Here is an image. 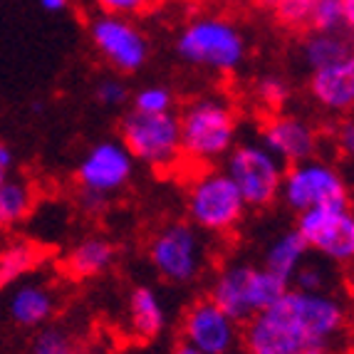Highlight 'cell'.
<instances>
[{"mask_svg": "<svg viewBox=\"0 0 354 354\" xmlns=\"http://www.w3.org/2000/svg\"><path fill=\"white\" fill-rule=\"evenodd\" d=\"M344 327L347 307L339 297L290 288L275 305L245 322L243 347L245 354H297L310 344L332 347Z\"/></svg>", "mask_w": 354, "mask_h": 354, "instance_id": "cell-1", "label": "cell"}, {"mask_svg": "<svg viewBox=\"0 0 354 354\" xmlns=\"http://www.w3.org/2000/svg\"><path fill=\"white\" fill-rule=\"evenodd\" d=\"M181 153L194 164H213L228 156L236 142V114L228 102L201 97L178 114Z\"/></svg>", "mask_w": 354, "mask_h": 354, "instance_id": "cell-2", "label": "cell"}, {"mask_svg": "<svg viewBox=\"0 0 354 354\" xmlns=\"http://www.w3.org/2000/svg\"><path fill=\"white\" fill-rule=\"evenodd\" d=\"M288 290L290 285L275 278L266 268L238 263V266L223 268L213 278L208 300L216 302L230 319H236L241 325V322H248L253 315L275 305Z\"/></svg>", "mask_w": 354, "mask_h": 354, "instance_id": "cell-3", "label": "cell"}, {"mask_svg": "<svg viewBox=\"0 0 354 354\" xmlns=\"http://www.w3.org/2000/svg\"><path fill=\"white\" fill-rule=\"evenodd\" d=\"M245 37L225 18H198L181 30L176 53L183 62L213 72L236 70L245 59Z\"/></svg>", "mask_w": 354, "mask_h": 354, "instance_id": "cell-4", "label": "cell"}, {"mask_svg": "<svg viewBox=\"0 0 354 354\" xmlns=\"http://www.w3.org/2000/svg\"><path fill=\"white\" fill-rule=\"evenodd\" d=\"M122 144L134 161L156 171H171L183 156L178 114H139L131 109L122 122Z\"/></svg>", "mask_w": 354, "mask_h": 354, "instance_id": "cell-5", "label": "cell"}, {"mask_svg": "<svg viewBox=\"0 0 354 354\" xmlns=\"http://www.w3.org/2000/svg\"><path fill=\"white\" fill-rule=\"evenodd\" d=\"M186 208L194 228L228 233L241 223L248 206L243 203L236 183L225 176V171H201L191 183Z\"/></svg>", "mask_w": 354, "mask_h": 354, "instance_id": "cell-6", "label": "cell"}, {"mask_svg": "<svg viewBox=\"0 0 354 354\" xmlns=\"http://www.w3.org/2000/svg\"><path fill=\"white\" fill-rule=\"evenodd\" d=\"M225 176L236 183L243 203L250 208L270 206L280 196L283 164L263 144H241L225 156Z\"/></svg>", "mask_w": 354, "mask_h": 354, "instance_id": "cell-7", "label": "cell"}, {"mask_svg": "<svg viewBox=\"0 0 354 354\" xmlns=\"http://www.w3.org/2000/svg\"><path fill=\"white\" fill-rule=\"evenodd\" d=\"M295 230L307 243V248L317 250L332 263H349L354 258V216L349 198L297 213Z\"/></svg>", "mask_w": 354, "mask_h": 354, "instance_id": "cell-8", "label": "cell"}, {"mask_svg": "<svg viewBox=\"0 0 354 354\" xmlns=\"http://www.w3.org/2000/svg\"><path fill=\"white\" fill-rule=\"evenodd\" d=\"M149 260L153 270L169 283H194L203 270L206 250L198 230L191 223H166L149 243Z\"/></svg>", "mask_w": 354, "mask_h": 354, "instance_id": "cell-9", "label": "cell"}, {"mask_svg": "<svg viewBox=\"0 0 354 354\" xmlns=\"http://www.w3.org/2000/svg\"><path fill=\"white\" fill-rule=\"evenodd\" d=\"M280 194L292 211L302 213L313 206H322L330 201H344L347 183L335 166L319 159H307L288 166L283 171Z\"/></svg>", "mask_w": 354, "mask_h": 354, "instance_id": "cell-10", "label": "cell"}, {"mask_svg": "<svg viewBox=\"0 0 354 354\" xmlns=\"http://www.w3.org/2000/svg\"><path fill=\"white\" fill-rule=\"evenodd\" d=\"M89 37L97 53L117 72H139L149 59V42L131 20L117 15H100L89 25Z\"/></svg>", "mask_w": 354, "mask_h": 354, "instance_id": "cell-11", "label": "cell"}, {"mask_svg": "<svg viewBox=\"0 0 354 354\" xmlns=\"http://www.w3.org/2000/svg\"><path fill=\"white\" fill-rule=\"evenodd\" d=\"M134 174V159L122 142L106 139L89 149L77 166V181L82 191L109 196L124 189Z\"/></svg>", "mask_w": 354, "mask_h": 354, "instance_id": "cell-12", "label": "cell"}, {"mask_svg": "<svg viewBox=\"0 0 354 354\" xmlns=\"http://www.w3.org/2000/svg\"><path fill=\"white\" fill-rule=\"evenodd\" d=\"M238 322L208 297L194 302L181 322V342L206 354H230L238 344Z\"/></svg>", "mask_w": 354, "mask_h": 354, "instance_id": "cell-13", "label": "cell"}, {"mask_svg": "<svg viewBox=\"0 0 354 354\" xmlns=\"http://www.w3.org/2000/svg\"><path fill=\"white\" fill-rule=\"evenodd\" d=\"M260 139L280 164H300L317 153V131L292 114H272L263 124Z\"/></svg>", "mask_w": 354, "mask_h": 354, "instance_id": "cell-14", "label": "cell"}, {"mask_svg": "<svg viewBox=\"0 0 354 354\" xmlns=\"http://www.w3.org/2000/svg\"><path fill=\"white\" fill-rule=\"evenodd\" d=\"M310 92L330 112H349L354 104V57L313 70Z\"/></svg>", "mask_w": 354, "mask_h": 354, "instance_id": "cell-15", "label": "cell"}, {"mask_svg": "<svg viewBox=\"0 0 354 354\" xmlns=\"http://www.w3.org/2000/svg\"><path fill=\"white\" fill-rule=\"evenodd\" d=\"M57 297L42 283H20L10 292L8 313L10 319L20 327H40L55 315Z\"/></svg>", "mask_w": 354, "mask_h": 354, "instance_id": "cell-16", "label": "cell"}, {"mask_svg": "<svg viewBox=\"0 0 354 354\" xmlns=\"http://www.w3.org/2000/svg\"><path fill=\"white\" fill-rule=\"evenodd\" d=\"M307 253H310V248H307V243L300 238V233L295 228L285 230V233H280L272 241L270 248H268L266 266L263 268L268 272H272L275 278H280L283 283L290 285L292 283V275L300 270V266L307 260Z\"/></svg>", "mask_w": 354, "mask_h": 354, "instance_id": "cell-17", "label": "cell"}, {"mask_svg": "<svg viewBox=\"0 0 354 354\" xmlns=\"http://www.w3.org/2000/svg\"><path fill=\"white\" fill-rule=\"evenodd\" d=\"M129 322L139 339H153L159 337L166 325V313L159 295L149 285H139L131 290L129 297Z\"/></svg>", "mask_w": 354, "mask_h": 354, "instance_id": "cell-18", "label": "cell"}, {"mask_svg": "<svg viewBox=\"0 0 354 354\" xmlns=\"http://www.w3.org/2000/svg\"><path fill=\"white\" fill-rule=\"evenodd\" d=\"M114 263V245L106 238H84L67 253V270L72 278H95Z\"/></svg>", "mask_w": 354, "mask_h": 354, "instance_id": "cell-19", "label": "cell"}, {"mask_svg": "<svg viewBox=\"0 0 354 354\" xmlns=\"http://www.w3.org/2000/svg\"><path fill=\"white\" fill-rule=\"evenodd\" d=\"M35 191L25 178H6L0 183V228L23 223L32 211Z\"/></svg>", "mask_w": 354, "mask_h": 354, "instance_id": "cell-20", "label": "cell"}, {"mask_svg": "<svg viewBox=\"0 0 354 354\" xmlns=\"http://www.w3.org/2000/svg\"><path fill=\"white\" fill-rule=\"evenodd\" d=\"M42 260V250L32 241L15 238L0 248V285L15 283L18 278L35 270Z\"/></svg>", "mask_w": 354, "mask_h": 354, "instance_id": "cell-21", "label": "cell"}, {"mask_svg": "<svg viewBox=\"0 0 354 354\" xmlns=\"http://www.w3.org/2000/svg\"><path fill=\"white\" fill-rule=\"evenodd\" d=\"M354 0H313L310 8V28L315 32H339L352 28Z\"/></svg>", "mask_w": 354, "mask_h": 354, "instance_id": "cell-22", "label": "cell"}, {"mask_svg": "<svg viewBox=\"0 0 354 354\" xmlns=\"http://www.w3.org/2000/svg\"><path fill=\"white\" fill-rule=\"evenodd\" d=\"M347 57H352L349 40L339 32H315L305 42V59L313 70H319V67H327Z\"/></svg>", "mask_w": 354, "mask_h": 354, "instance_id": "cell-23", "label": "cell"}, {"mask_svg": "<svg viewBox=\"0 0 354 354\" xmlns=\"http://www.w3.org/2000/svg\"><path fill=\"white\" fill-rule=\"evenodd\" d=\"M134 112L139 114H166L174 112V95L169 87L151 84L134 95Z\"/></svg>", "mask_w": 354, "mask_h": 354, "instance_id": "cell-24", "label": "cell"}, {"mask_svg": "<svg viewBox=\"0 0 354 354\" xmlns=\"http://www.w3.org/2000/svg\"><path fill=\"white\" fill-rule=\"evenodd\" d=\"M30 354H80V349L67 332L57 330V327H48L32 339Z\"/></svg>", "mask_w": 354, "mask_h": 354, "instance_id": "cell-25", "label": "cell"}, {"mask_svg": "<svg viewBox=\"0 0 354 354\" xmlns=\"http://www.w3.org/2000/svg\"><path fill=\"white\" fill-rule=\"evenodd\" d=\"M292 283H295V290H302V292H327L330 272H327L325 266L313 263V260H305L300 266V270L292 275Z\"/></svg>", "mask_w": 354, "mask_h": 354, "instance_id": "cell-26", "label": "cell"}, {"mask_svg": "<svg viewBox=\"0 0 354 354\" xmlns=\"http://www.w3.org/2000/svg\"><path fill=\"white\" fill-rule=\"evenodd\" d=\"M102 10V15H117V18H129L147 12L156 0H92Z\"/></svg>", "mask_w": 354, "mask_h": 354, "instance_id": "cell-27", "label": "cell"}, {"mask_svg": "<svg viewBox=\"0 0 354 354\" xmlns=\"http://www.w3.org/2000/svg\"><path fill=\"white\" fill-rule=\"evenodd\" d=\"M258 97L266 102L268 106H272V109H280V106L290 100V87L285 80H280V77H275V75L263 77L258 82Z\"/></svg>", "mask_w": 354, "mask_h": 354, "instance_id": "cell-28", "label": "cell"}, {"mask_svg": "<svg viewBox=\"0 0 354 354\" xmlns=\"http://www.w3.org/2000/svg\"><path fill=\"white\" fill-rule=\"evenodd\" d=\"M310 8H313V0H283L275 10L285 25L305 28V25H310Z\"/></svg>", "mask_w": 354, "mask_h": 354, "instance_id": "cell-29", "label": "cell"}, {"mask_svg": "<svg viewBox=\"0 0 354 354\" xmlns=\"http://www.w3.org/2000/svg\"><path fill=\"white\" fill-rule=\"evenodd\" d=\"M95 97H97V102L104 106H122L129 100V89H127V84L122 82V80L109 77V80H102V82L97 84Z\"/></svg>", "mask_w": 354, "mask_h": 354, "instance_id": "cell-30", "label": "cell"}, {"mask_svg": "<svg viewBox=\"0 0 354 354\" xmlns=\"http://www.w3.org/2000/svg\"><path fill=\"white\" fill-rule=\"evenodd\" d=\"M82 208L87 213H92V216H97V213H104V208H106V196L82 191Z\"/></svg>", "mask_w": 354, "mask_h": 354, "instance_id": "cell-31", "label": "cell"}, {"mask_svg": "<svg viewBox=\"0 0 354 354\" xmlns=\"http://www.w3.org/2000/svg\"><path fill=\"white\" fill-rule=\"evenodd\" d=\"M339 147L344 149L347 156L354 153V124L352 122H344L342 129H339Z\"/></svg>", "mask_w": 354, "mask_h": 354, "instance_id": "cell-32", "label": "cell"}, {"mask_svg": "<svg viewBox=\"0 0 354 354\" xmlns=\"http://www.w3.org/2000/svg\"><path fill=\"white\" fill-rule=\"evenodd\" d=\"M40 8L45 12H65L70 8V0H40Z\"/></svg>", "mask_w": 354, "mask_h": 354, "instance_id": "cell-33", "label": "cell"}, {"mask_svg": "<svg viewBox=\"0 0 354 354\" xmlns=\"http://www.w3.org/2000/svg\"><path fill=\"white\" fill-rule=\"evenodd\" d=\"M297 354H335L332 347H325V344H310V347H302Z\"/></svg>", "mask_w": 354, "mask_h": 354, "instance_id": "cell-34", "label": "cell"}, {"mask_svg": "<svg viewBox=\"0 0 354 354\" xmlns=\"http://www.w3.org/2000/svg\"><path fill=\"white\" fill-rule=\"evenodd\" d=\"M174 354H206V352H201V349H194V347H189V344L178 342L176 349H174Z\"/></svg>", "mask_w": 354, "mask_h": 354, "instance_id": "cell-35", "label": "cell"}, {"mask_svg": "<svg viewBox=\"0 0 354 354\" xmlns=\"http://www.w3.org/2000/svg\"><path fill=\"white\" fill-rule=\"evenodd\" d=\"M260 3H263V6H270V8H278L283 0H260Z\"/></svg>", "mask_w": 354, "mask_h": 354, "instance_id": "cell-36", "label": "cell"}]
</instances>
